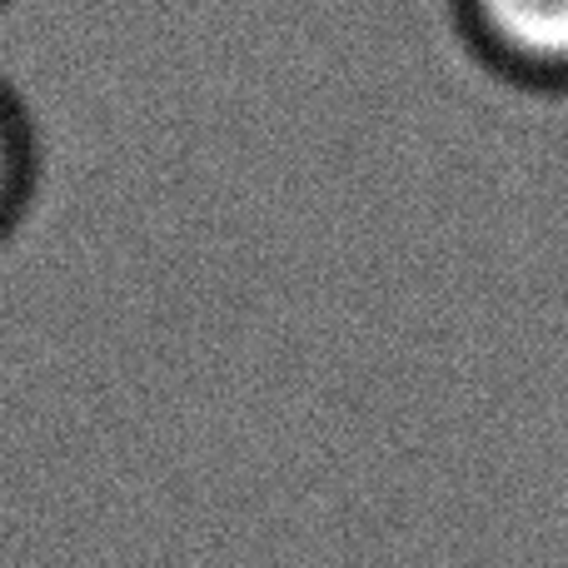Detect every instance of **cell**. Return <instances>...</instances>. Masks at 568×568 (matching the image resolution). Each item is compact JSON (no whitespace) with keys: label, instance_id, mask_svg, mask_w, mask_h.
<instances>
[{"label":"cell","instance_id":"6da1fadb","mask_svg":"<svg viewBox=\"0 0 568 568\" xmlns=\"http://www.w3.org/2000/svg\"><path fill=\"white\" fill-rule=\"evenodd\" d=\"M449 20L494 80L568 95V0H449Z\"/></svg>","mask_w":568,"mask_h":568},{"label":"cell","instance_id":"7a4b0ae2","mask_svg":"<svg viewBox=\"0 0 568 568\" xmlns=\"http://www.w3.org/2000/svg\"><path fill=\"white\" fill-rule=\"evenodd\" d=\"M40 185V140L26 100L0 80V245L30 215V200Z\"/></svg>","mask_w":568,"mask_h":568},{"label":"cell","instance_id":"3957f363","mask_svg":"<svg viewBox=\"0 0 568 568\" xmlns=\"http://www.w3.org/2000/svg\"><path fill=\"white\" fill-rule=\"evenodd\" d=\"M0 6H6V0H0Z\"/></svg>","mask_w":568,"mask_h":568}]
</instances>
